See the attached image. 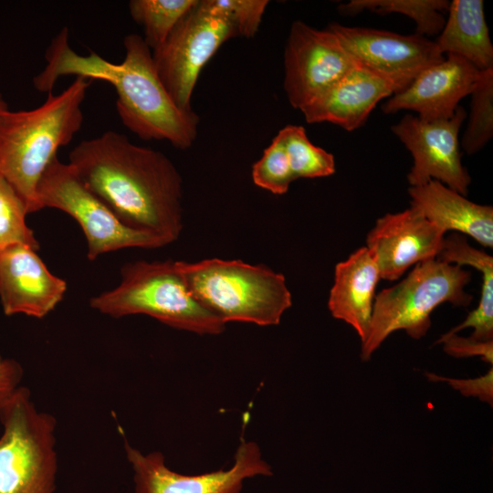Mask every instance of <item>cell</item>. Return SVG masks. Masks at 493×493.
<instances>
[{
    "label": "cell",
    "mask_w": 493,
    "mask_h": 493,
    "mask_svg": "<svg viewBox=\"0 0 493 493\" xmlns=\"http://www.w3.org/2000/svg\"><path fill=\"white\" fill-rule=\"evenodd\" d=\"M86 187L127 226L163 237L183 231V179L162 152L108 131L81 141L68 163Z\"/></svg>",
    "instance_id": "obj_1"
},
{
    "label": "cell",
    "mask_w": 493,
    "mask_h": 493,
    "mask_svg": "<svg viewBox=\"0 0 493 493\" xmlns=\"http://www.w3.org/2000/svg\"><path fill=\"white\" fill-rule=\"evenodd\" d=\"M123 43L125 58L121 63L108 61L92 50L80 55L70 47L64 27L47 48L46 65L34 77L33 85L39 92L50 93L58 79L68 75L107 81L116 90L121 121L131 132L142 140H165L179 150L189 149L197 137L198 115L175 104L142 37L131 33Z\"/></svg>",
    "instance_id": "obj_2"
},
{
    "label": "cell",
    "mask_w": 493,
    "mask_h": 493,
    "mask_svg": "<svg viewBox=\"0 0 493 493\" xmlns=\"http://www.w3.org/2000/svg\"><path fill=\"white\" fill-rule=\"evenodd\" d=\"M89 87L88 79L77 77L33 110L0 113V174L22 198L28 214L40 210L37 191L45 170L83 124L81 105Z\"/></svg>",
    "instance_id": "obj_3"
},
{
    "label": "cell",
    "mask_w": 493,
    "mask_h": 493,
    "mask_svg": "<svg viewBox=\"0 0 493 493\" xmlns=\"http://www.w3.org/2000/svg\"><path fill=\"white\" fill-rule=\"evenodd\" d=\"M177 266L195 299L226 324L278 325L292 305L284 275L266 266L221 258Z\"/></svg>",
    "instance_id": "obj_4"
},
{
    "label": "cell",
    "mask_w": 493,
    "mask_h": 493,
    "mask_svg": "<svg viewBox=\"0 0 493 493\" xmlns=\"http://www.w3.org/2000/svg\"><path fill=\"white\" fill-rule=\"evenodd\" d=\"M121 277L117 287L89 299L93 309L113 318L143 314L198 335H219L226 330V323L192 295L177 261L127 263Z\"/></svg>",
    "instance_id": "obj_5"
},
{
    "label": "cell",
    "mask_w": 493,
    "mask_h": 493,
    "mask_svg": "<svg viewBox=\"0 0 493 493\" xmlns=\"http://www.w3.org/2000/svg\"><path fill=\"white\" fill-rule=\"evenodd\" d=\"M469 281V271L437 257L416 264L401 282L375 296L362 360L368 361L395 330H404L415 340L424 337L431 326L430 315L440 304L469 305L472 296L464 290Z\"/></svg>",
    "instance_id": "obj_6"
},
{
    "label": "cell",
    "mask_w": 493,
    "mask_h": 493,
    "mask_svg": "<svg viewBox=\"0 0 493 493\" xmlns=\"http://www.w3.org/2000/svg\"><path fill=\"white\" fill-rule=\"evenodd\" d=\"M0 493H54L56 417L37 408L20 385L0 405Z\"/></svg>",
    "instance_id": "obj_7"
},
{
    "label": "cell",
    "mask_w": 493,
    "mask_h": 493,
    "mask_svg": "<svg viewBox=\"0 0 493 493\" xmlns=\"http://www.w3.org/2000/svg\"><path fill=\"white\" fill-rule=\"evenodd\" d=\"M40 210L59 209L80 226L88 244V258L122 248H158L169 245L163 237L124 225L82 183L69 163L58 156L45 170L37 186Z\"/></svg>",
    "instance_id": "obj_8"
},
{
    "label": "cell",
    "mask_w": 493,
    "mask_h": 493,
    "mask_svg": "<svg viewBox=\"0 0 493 493\" xmlns=\"http://www.w3.org/2000/svg\"><path fill=\"white\" fill-rule=\"evenodd\" d=\"M238 37L234 25L197 0L164 42L152 51L160 79L175 104L192 110L191 99L205 65L228 39Z\"/></svg>",
    "instance_id": "obj_9"
},
{
    "label": "cell",
    "mask_w": 493,
    "mask_h": 493,
    "mask_svg": "<svg viewBox=\"0 0 493 493\" xmlns=\"http://www.w3.org/2000/svg\"><path fill=\"white\" fill-rule=\"evenodd\" d=\"M124 450L133 472L136 493H240L244 481L272 475L270 465L254 441H241L227 469L200 475H184L166 465L160 451L142 453L126 439Z\"/></svg>",
    "instance_id": "obj_10"
},
{
    "label": "cell",
    "mask_w": 493,
    "mask_h": 493,
    "mask_svg": "<svg viewBox=\"0 0 493 493\" xmlns=\"http://www.w3.org/2000/svg\"><path fill=\"white\" fill-rule=\"evenodd\" d=\"M356 65L333 32L294 21L284 50L283 88L289 104L300 110Z\"/></svg>",
    "instance_id": "obj_11"
},
{
    "label": "cell",
    "mask_w": 493,
    "mask_h": 493,
    "mask_svg": "<svg viewBox=\"0 0 493 493\" xmlns=\"http://www.w3.org/2000/svg\"><path fill=\"white\" fill-rule=\"evenodd\" d=\"M327 28L338 37L358 65L390 81L396 93L408 87L423 70L445 59L434 40L416 33L402 35L338 23Z\"/></svg>",
    "instance_id": "obj_12"
},
{
    "label": "cell",
    "mask_w": 493,
    "mask_h": 493,
    "mask_svg": "<svg viewBox=\"0 0 493 493\" xmlns=\"http://www.w3.org/2000/svg\"><path fill=\"white\" fill-rule=\"evenodd\" d=\"M467 117L458 106L448 120L425 121L405 114L392 126L393 132L405 145L414 158L407 180L411 186H419L436 180L466 196L471 178L462 165L458 133Z\"/></svg>",
    "instance_id": "obj_13"
},
{
    "label": "cell",
    "mask_w": 493,
    "mask_h": 493,
    "mask_svg": "<svg viewBox=\"0 0 493 493\" xmlns=\"http://www.w3.org/2000/svg\"><path fill=\"white\" fill-rule=\"evenodd\" d=\"M445 233L417 209L386 214L368 233L366 248L374 258L381 278L398 279L411 266L436 258Z\"/></svg>",
    "instance_id": "obj_14"
},
{
    "label": "cell",
    "mask_w": 493,
    "mask_h": 493,
    "mask_svg": "<svg viewBox=\"0 0 493 493\" xmlns=\"http://www.w3.org/2000/svg\"><path fill=\"white\" fill-rule=\"evenodd\" d=\"M481 71L465 58L446 54L445 59L423 70L404 90L382 107L385 114L408 110L425 121L448 120L459 101L470 95Z\"/></svg>",
    "instance_id": "obj_15"
},
{
    "label": "cell",
    "mask_w": 493,
    "mask_h": 493,
    "mask_svg": "<svg viewBox=\"0 0 493 493\" xmlns=\"http://www.w3.org/2000/svg\"><path fill=\"white\" fill-rule=\"evenodd\" d=\"M64 279L52 274L37 250L15 246L0 253V302L6 316L42 319L63 299Z\"/></svg>",
    "instance_id": "obj_16"
},
{
    "label": "cell",
    "mask_w": 493,
    "mask_h": 493,
    "mask_svg": "<svg viewBox=\"0 0 493 493\" xmlns=\"http://www.w3.org/2000/svg\"><path fill=\"white\" fill-rule=\"evenodd\" d=\"M394 93L390 81L357 64L300 111L308 123L326 121L351 131L364 124L381 100Z\"/></svg>",
    "instance_id": "obj_17"
},
{
    "label": "cell",
    "mask_w": 493,
    "mask_h": 493,
    "mask_svg": "<svg viewBox=\"0 0 493 493\" xmlns=\"http://www.w3.org/2000/svg\"><path fill=\"white\" fill-rule=\"evenodd\" d=\"M411 206L444 233L467 235L480 245L493 246V208L473 203L439 181L410 186Z\"/></svg>",
    "instance_id": "obj_18"
},
{
    "label": "cell",
    "mask_w": 493,
    "mask_h": 493,
    "mask_svg": "<svg viewBox=\"0 0 493 493\" xmlns=\"http://www.w3.org/2000/svg\"><path fill=\"white\" fill-rule=\"evenodd\" d=\"M380 278L377 264L366 246L357 249L335 267L328 308L332 317L355 330L362 342L369 331Z\"/></svg>",
    "instance_id": "obj_19"
},
{
    "label": "cell",
    "mask_w": 493,
    "mask_h": 493,
    "mask_svg": "<svg viewBox=\"0 0 493 493\" xmlns=\"http://www.w3.org/2000/svg\"><path fill=\"white\" fill-rule=\"evenodd\" d=\"M448 16L434 42L443 54L459 56L478 70L493 68V46L482 0H453Z\"/></svg>",
    "instance_id": "obj_20"
},
{
    "label": "cell",
    "mask_w": 493,
    "mask_h": 493,
    "mask_svg": "<svg viewBox=\"0 0 493 493\" xmlns=\"http://www.w3.org/2000/svg\"><path fill=\"white\" fill-rule=\"evenodd\" d=\"M437 258L457 266H471L482 275L481 295L477 307L466 320L444 335L456 334L473 328L469 337L478 341H493V258L484 251L472 247L464 236L453 233L444 238Z\"/></svg>",
    "instance_id": "obj_21"
},
{
    "label": "cell",
    "mask_w": 493,
    "mask_h": 493,
    "mask_svg": "<svg viewBox=\"0 0 493 493\" xmlns=\"http://www.w3.org/2000/svg\"><path fill=\"white\" fill-rule=\"evenodd\" d=\"M447 0H351L338 6L344 16H354L364 11L385 15L398 13L412 18L416 24V34L425 37L439 35L447 11Z\"/></svg>",
    "instance_id": "obj_22"
},
{
    "label": "cell",
    "mask_w": 493,
    "mask_h": 493,
    "mask_svg": "<svg viewBox=\"0 0 493 493\" xmlns=\"http://www.w3.org/2000/svg\"><path fill=\"white\" fill-rule=\"evenodd\" d=\"M196 3L197 0H131L129 10L132 19L143 26V39L152 51Z\"/></svg>",
    "instance_id": "obj_23"
},
{
    "label": "cell",
    "mask_w": 493,
    "mask_h": 493,
    "mask_svg": "<svg viewBox=\"0 0 493 493\" xmlns=\"http://www.w3.org/2000/svg\"><path fill=\"white\" fill-rule=\"evenodd\" d=\"M284 143L294 181L326 177L335 173L334 156L314 145L300 125H287L278 132Z\"/></svg>",
    "instance_id": "obj_24"
},
{
    "label": "cell",
    "mask_w": 493,
    "mask_h": 493,
    "mask_svg": "<svg viewBox=\"0 0 493 493\" xmlns=\"http://www.w3.org/2000/svg\"><path fill=\"white\" fill-rule=\"evenodd\" d=\"M470 95V114L461 146L467 153L473 154L493 136V68L481 71Z\"/></svg>",
    "instance_id": "obj_25"
},
{
    "label": "cell",
    "mask_w": 493,
    "mask_h": 493,
    "mask_svg": "<svg viewBox=\"0 0 493 493\" xmlns=\"http://www.w3.org/2000/svg\"><path fill=\"white\" fill-rule=\"evenodd\" d=\"M27 214L22 198L0 174V253L15 246L39 249L34 231L26 225Z\"/></svg>",
    "instance_id": "obj_26"
},
{
    "label": "cell",
    "mask_w": 493,
    "mask_h": 493,
    "mask_svg": "<svg viewBox=\"0 0 493 493\" xmlns=\"http://www.w3.org/2000/svg\"><path fill=\"white\" fill-rule=\"evenodd\" d=\"M253 183L273 194H285L294 181L287 152L278 133L252 165Z\"/></svg>",
    "instance_id": "obj_27"
},
{
    "label": "cell",
    "mask_w": 493,
    "mask_h": 493,
    "mask_svg": "<svg viewBox=\"0 0 493 493\" xmlns=\"http://www.w3.org/2000/svg\"><path fill=\"white\" fill-rule=\"evenodd\" d=\"M206 5L225 16L238 36L253 37L261 24L267 0H205Z\"/></svg>",
    "instance_id": "obj_28"
},
{
    "label": "cell",
    "mask_w": 493,
    "mask_h": 493,
    "mask_svg": "<svg viewBox=\"0 0 493 493\" xmlns=\"http://www.w3.org/2000/svg\"><path fill=\"white\" fill-rule=\"evenodd\" d=\"M425 376L432 382H446L452 388L458 391L464 396L477 397L490 406L493 404V369L475 379H455L443 377L435 373L426 372Z\"/></svg>",
    "instance_id": "obj_29"
},
{
    "label": "cell",
    "mask_w": 493,
    "mask_h": 493,
    "mask_svg": "<svg viewBox=\"0 0 493 493\" xmlns=\"http://www.w3.org/2000/svg\"><path fill=\"white\" fill-rule=\"evenodd\" d=\"M435 343H443L444 351L455 358L479 356L484 362L493 363V341H478L452 334L442 335Z\"/></svg>",
    "instance_id": "obj_30"
},
{
    "label": "cell",
    "mask_w": 493,
    "mask_h": 493,
    "mask_svg": "<svg viewBox=\"0 0 493 493\" xmlns=\"http://www.w3.org/2000/svg\"><path fill=\"white\" fill-rule=\"evenodd\" d=\"M24 370L15 359H0V405L20 386Z\"/></svg>",
    "instance_id": "obj_31"
},
{
    "label": "cell",
    "mask_w": 493,
    "mask_h": 493,
    "mask_svg": "<svg viewBox=\"0 0 493 493\" xmlns=\"http://www.w3.org/2000/svg\"><path fill=\"white\" fill-rule=\"evenodd\" d=\"M8 110L7 103L0 93V113Z\"/></svg>",
    "instance_id": "obj_32"
},
{
    "label": "cell",
    "mask_w": 493,
    "mask_h": 493,
    "mask_svg": "<svg viewBox=\"0 0 493 493\" xmlns=\"http://www.w3.org/2000/svg\"><path fill=\"white\" fill-rule=\"evenodd\" d=\"M2 358V356L0 355V359Z\"/></svg>",
    "instance_id": "obj_33"
}]
</instances>
